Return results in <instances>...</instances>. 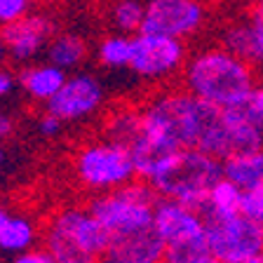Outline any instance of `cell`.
Wrapping results in <instances>:
<instances>
[{"label": "cell", "mask_w": 263, "mask_h": 263, "mask_svg": "<svg viewBox=\"0 0 263 263\" xmlns=\"http://www.w3.org/2000/svg\"><path fill=\"white\" fill-rule=\"evenodd\" d=\"M252 61L237 57L223 45H209L188 54L181 71V87L219 108H240L261 80Z\"/></svg>", "instance_id": "cell-1"}, {"label": "cell", "mask_w": 263, "mask_h": 263, "mask_svg": "<svg viewBox=\"0 0 263 263\" xmlns=\"http://www.w3.org/2000/svg\"><path fill=\"white\" fill-rule=\"evenodd\" d=\"M221 176L223 164L219 158L197 148H179L167 155L143 181L153 186L158 197H170L202 209L209 191Z\"/></svg>", "instance_id": "cell-2"}, {"label": "cell", "mask_w": 263, "mask_h": 263, "mask_svg": "<svg viewBox=\"0 0 263 263\" xmlns=\"http://www.w3.org/2000/svg\"><path fill=\"white\" fill-rule=\"evenodd\" d=\"M155 204L158 193L153 191V186L143 179H134L120 188L99 193L89 202V209L104 228L108 245L113 240L153 228Z\"/></svg>", "instance_id": "cell-3"}, {"label": "cell", "mask_w": 263, "mask_h": 263, "mask_svg": "<svg viewBox=\"0 0 263 263\" xmlns=\"http://www.w3.org/2000/svg\"><path fill=\"white\" fill-rule=\"evenodd\" d=\"M43 245L57 263H99L106 233L89 207H64L47 221Z\"/></svg>", "instance_id": "cell-4"}, {"label": "cell", "mask_w": 263, "mask_h": 263, "mask_svg": "<svg viewBox=\"0 0 263 263\" xmlns=\"http://www.w3.org/2000/svg\"><path fill=\"white\" fill-rule=\"evenodd\" d=\"M155 230L164 245V263H195L209 256V226L202 209L158 197Z\"/></svg>", "instance_id": "cell-5"}, {"label": "cell", "mask_w": 263, "mask_h": 263, "mask_svg": "<svg viewBox=\"0 0 263 263\" xmlns=\"http://www.w3.org/2000/svg\"><path fill=\"white\" fill-rule=\"evenodd\" d=\"M76 176L87 191L106 193L139 179L134 155L113 139L89 141L76 153Z\"/></svg>", "instance_id": "cell-6"}, {"label": "cell", "mask_w": 263, "mask_h": 263, "mask_svg": "<svg viewBox=\"0 0 263 263\" xmlns=\"http://www.w3.org/2000/svg\"><path fill=\"white\" fill-rule=\"evenodd\" d=\"M188 59L183 40L139 31L132 35V61L129 71L146 82H170L181 76Z\"/></svg>", "instance_id": "cell-7"}, {"label": "cell", "mask_w": 263, "mask_h": 263, "mask_svg": "<svg viewBox=\"0 0 263 263\" xmlns=\"http://www.w3.org/2000/svg\"><path fill=\"white\" fill-rule=\"evenodd\" d=\"M212 256L223 263H249L263 254V223L247 212L207 219Z\"/></svg>", "instance_id": "cell-8"}, {"label": "cell", "mask_w": 263, "mask_h": 263, "mask_svg": "<svg viewBox=\"0 0 263 263\" xmlns=\"http://www.w3.org/2000/svg\"><path fill=\"white\" fill-rule=\"evenodd\" d=\"M207 5L204 0H146L141 31L186 43L209 24Z\"/></svg>", "instance_id": "cell-9"}, {"label": "cell", "mask_w": 263, "mask_h": 263, "mask_svg": "<svg viewBox=\"0 0 263 263\" xmlns=\"http://www.w3.org/2000/svg\"><path fill=\"white\" fill-rule=\"evenodd\" d=\"M104 104L106 92L101 80L94 73L73 71L71 76H66L61 89L45 104V108L54 113L64 125H73V122L89 120L101 110Z\"/></svg>", "instance_id": "cell-10"}, {"label": "cell", "mask_w": 263, "mask_h": 263, "mask_svg": "<svg viewBox=\"0 0 263 263\" xmlns=\"http://www.w3.org/2000/svg\"><path fill=\"white\" fill-rule=\"evenodd\" d=\"M0 35L7 45V57L14 64H31L54 35V22L43 12H31L19 22L0 28Z\"/></svg>", "instance_id": "cell-11"}, {"label": "cell", "mask_w": 263, "mask_h": 263, "mask_svg": "<svg viewBox=\"0 0 263 263\" xmlns=\"http://www.w3.org/2000/svg\"><path fill=\"white\" fill-rule=\"evenodd\" d=\"M106 256H113L122 263H164V245L153 226L141 233L108 242Z\"/></svg>", "instance_id": "cell-12"}, {"label": "cell", "mask_w": 263, "mask_h": 263, "mask_svg": "<svg viewBox=\"0 0 263 263\" xmlns=\"http://www.w3.org/2000/svg\"><path fill=\"white\" fill-rule=\"evenodd\" d=\"M66 76H68V73H66L64 68L45 61V64H26L22 71H19L16 80H19V87L24 89V94H26L31 101H35V104H47L49 99L61 89Z\"/></svg>", "instance_id": "cell-13"}, {"label": "cell", "mask_w": 263, "mask_h": 263, "mask_svg": "<svg viewBox=\"0 0 263 263\" xmlns=\"http://www.w3.org/2000/svg\"><path fill=\"white\" fill-rule=\"evenodd\" d=\"M221 164H223L226 179L233 181L245 193L263 191V143L247 151H237L221 160Z\"/></svg>", "instance_id": "cell-14"}, {"label": "cell", "mask_w": 263, "mask_h": 263, "mask_svg": "<svg viewBox=\"0 0 263 263\" xmlns=\"http://www.w3.org/2000/svg\"><path fill=\"white\" fill-rule=\"evenodd\" d=\"M89 54L87 40L78 35V33H54L52 40L45 47V57L49 64L68 71H78Z\"/></svg>", "instance_id": "cell-15"}, {"label": "cell", "mask_w": 263, "mask_h": 263, "mask_svg": "<svg viewBox=\"0 0 263 263\" xmlns=\"http://www.w3.org/2000/svg\"><path fill=\"white\" fill-rule=\"evenodd\" d=\"M106 139H113L118 143H125L132 148L143 134V118H141V106L132 104H120L115 106L104 122Z\"/></svg>", "instance_id": "cell-16"}, {"label": "cell", "mask_w": 263, "mask_h": 263, "mask_svg": "<svg viewBox=\"0 0 263 263\" xmlns=\"http://www.w3.org/2000/svg\"><path fill=\"white\" fill-rule=\"evenodd\" d=\"M207 219H221V216H230V214L245 212V191L237 188L233 181L221 176L214 188L209 191L207 202L202 207Z\"/></svg>", "instance_id": "cell-17"}, {"label": "cell", "mask_w": 263, "mask_h": 263, "mask_svg": "<svg viewBox=\"0 0 263 263\" xmlns=\"http://www.w3.org/2000/svg\"><path fill=\"white\" fill-rule=\"evenodd\" d=\"M35 237H38V228L31 219L26 216H10L7 223L0 230V252L3 254H16L28 252L35 245Z\"/></svg>", "instance_id": "cell-18"}, {"label": "cell", "mask_w": 263, "mask_h": 263, "mask_svg": "<svg viewBox=\"0 0 263 263\" xmlns=\"http://www.w3.org/2000/svg\"><path fill=\"white\" fill-rule=\"evenodd\" d=\"M99 64L108 71H129L132 61V35L127 33H108L97 47Z\"/></svg>", "instance_id": "cell-19"}, {"label": "cell", "mask_w": 263, "mask_h": 263, "mask_svg": "<svg viewBox=\"0 0 263 263\" xmlns=\"http://www.w3.org/2000/svg\"><path fill=\"white\" fill-rule=\"evenodd\" d=\"M219 43L223 45L226 49L235 52L237 57L242 59L252 61V54H254V33H252V26L247 22L245 12L235 19H228V22L221 26V33H219Z\"/></svg>", "instance_id": "cell-20"}, {"label": "cell", "mask_w": 263, "mask_h": 263, "mask_svg": "<svg viewBox=\"0 0 263 263\" xmlns=\"http://www.w3.org/2000/svg\"><path fill=\"white\" fill-rule=\"evenodd\" d=\"M143 14H146V0H113L108 10V24L118 33H134L141 31Z\"/></svg>", "instance_id": "cell-21"}, {"label": "cell", "mask_w": 263, "mask_h": 263, "mask_svg": "<svg viewBox=\"0 0 263 263\" xmlns=\"http://www.w3.org/2000/svg\"><path fill=\"white\" fill-rule=\"evenodd\" d=\"M245 16L254 33V54H252V64L256 66V71L263 76V5L254 0L252 5L245 10Z\"/></svg>", "instance_id": "cell-22"}, {"label": "cell", "mask_w": 263, "mask_h": 263, "mask_svg": "<svg viewBox=\"0 0 263 263\" xmlns=\"http://www.w3.org/2000/svg\"><path fill=\"white\" fill-rule=\"evenodd\" d=\"M33 5H35V0H0V28L31 14Z\"/></svg>", "instance_id": "cell-23"}, {"label": "cell", "mask_w": 263, "mask_h": 263, "mask_svg": "<svg viewBox=\"0 0 263 263\" xmlns=\"http://www.w3.org/2000/svg\"><path fill=\"white\" fill-rule=\"evenodd\" d=\"M245 108H247V113L254 118V122H256V127L261 129V134H263V78L258 80V85L254 87V92H252V97L247 99V104H245Z\"/></svg>", "instance_id": "cell-24"}, {"label": "cell", "mask_w": 263, "mask_h": 263, "mask_svg": "<svg viewBox=\"0 0 263 263\" xmlns=\"http://www.w3.org/2000/svg\"><path fill=\"white\" fill-rule=\"evenodd\" d=\"M61 129H64V122H61L54 113L45 110V113L38 118V132H40V137L54 139V137H59V134H61Z\"/></svg>", "instance_id": "cell-25"}, {"label": "cell", "mask_w": 263, "mask_h": 263, "mask_svg": "<svg viewBox=\"0 0 263 263\" xmlns=\"http://www.w3.org/2000/svg\"><path fill=\"white\" fill-rule=\"evenodd\" d=\"M12 263H57V261L47 249H28V252L16 254L12 258Z\"/></svg>", "instance_id": "cell-26"}, {"label": "cell", "mask_w": 263, "mask_h": 263, "mask_svg": "<svg viewBox=\"0 0 263 263\" xmlns=\"http://www.w3.org/2000/svg\"><path fill=\"white\" fill-rule=\"evenodd\" d=\"M16 76L10 71V68H3L0 66V99H7L12 92H14V87H16Z\"/></svg>", "instance_id": "cell-27"}, {"label": "cell", "mask_w": 263, "mask_h": 263, "mask_svg": "<svg viewBox=\"0 0 263 263\" xmlns=\"http://www.w3.org/2000/svg\"><path fill=\"white\" fill-rule=\"evenodd\" d=\"M16 129V120L12 118V113H7L5 108H0V141H5L14 134Z\"/></svg>", "instance_id": "cell-28"}, {"label": "cell", "mask_w": 263, "mask_h": 263, "mask_svg": "<svg viewBox=\"0 0 263 263\" xmlns=\"http://www.w3.org/2000/svg\"><path fill=\"white\" fill-rule=\"evenodd\" d=\"M10 216H12V214L7 212L5 204H0V230H3V226L7 223V219H10Z\"/></svg>", "instance_id": "cell-29"}, {"label": "cell", "mask_w": 263, "mask_h": 263, "mask_svg": "<svg viewBox=\"0 0 263 263\" xmlns=\"http://www.w3.org/2000/svg\"><path fill=\"white\" fill-rule=\"evenodd\" d=\"M5 57H7V45L3 40V35H0V61H5Z\"/></svg>", "instance_id": "cell-30"}, {"label": "cell", "mask_w": 263, "mask_h": 263, "mask_svg": "<svg viewBox=\"0 0 263 263\" xmlns=\"http://www.w3.org/2000/svg\"><path fill=\"white\" fill-rule=\"evenodd\" d=\"M195 263H223V261H219V258H216V256H212V254H209V256L200 258V261H195Z\"/></svg>", "instance_id": "cell-31"}, {"label": "cell", "mask_w": 263, "mask_h": 263, "mask_svg": "<svg viewBox=\"0 0 263 263\" xmlns=\"http://www.w3.org/2000/svg\"><path fill=\"white\" fill-rule=\"evenodd\" d=\"M99 263H122V261H118V258H113V256H106V254H104V256L99 258Z\"/></svg>", "instance_id": "cell-32"}, {"label": "cell", "mask_w": 263, "mask_h": 263, "mask_svg": "<svg viewBox=\"0 0 263 263\" xmlns=\"http://www.w3.org/2000/svg\"><path fill=\"white\" fill-rule=\"evenodd\" d=\"M249 263H263V254H258V256L254 258V261H249Z\"/></svg>", "instance_id": "cell-33"}, {"label": "cell", "mask_w": 263, "mask_h": 263, "mask_svg": "<svg viewBox=\"0 0 263 263\" xmlns=\"http://www.w3.org/2000/svg\"><path fill=\"white\" fill-rule=\"evenodd\" d=\"M3 160H5V153H3V148H0V164H3Z\"/></svg>", "instance_id": "cell-34"}, {"label": "cell", "mask_w": 263, "mask_h": 263, "mask_svg": "<svg viewBox=\"0 0 263 263\" xmlns=\"http://www.w3.org/2000/svg\"><path fill=\"white\" fill-rule=\"evenodd\" d=\"M204 3H221V0H204Z\"/></svg>", "instance_id": "cell-35"}, {"label": "cell", "mask_w": 263, "mask_h": 263, "mask_svg": "<svg viewBox=\"0 0 263 263\" xmlns=\"http://www.w3.org/2000/svg\"><path fill=\"white\" fill-rule=\"evenodd\" d=\"M54 3H64V0H54Z\"/></svg>", "instance_id": "cell-36"}, {"label": "cell", "mask_w": 263, "mask_h": 263, "mask_svg": "<svg viewBox=\"0 0 263 263\" xmlns=\"http://www.w3.org/2000/svg\"><path fill=\"white\" fill-rule=\"evenodd\" d=\"M256 3H261V5H263V0H256Z\"/></svg>", "instance_id": "cell-37"}]
</instances>
